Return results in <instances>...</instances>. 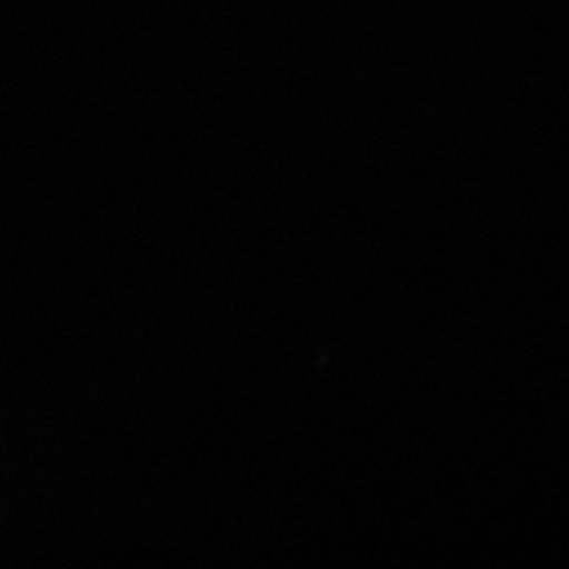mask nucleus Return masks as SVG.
I'll list each match as a JSON object with an SVG mask.
<instances>
[]
</instances>
